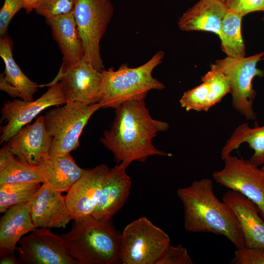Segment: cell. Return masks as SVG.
Segmentation results:
<instances>
[{
  "label": "cell",
  "mask_w": 264,
  "mask_h": 264,
  "mask_svg": "<svg viewBox=\"0 0 264 264\" xmlns=\"http://www.w3.org/2000/svg\"><path fill=\"white\" fill-rule=\"evenodd\" d=\"M128 166L119 163L110 168L101 195L91 216L108 221L124 205L130 193L132 180L126 172Z\"/></svg>",
  "instance_id": "9a60e30c"
},
{
  "label": "cell",
  "mask_w": 264,
  "mask_h": 264,
  "mask_svg": "<svg viewBox=\"0 0 264 264\" xmlns=\"http://www.w3.org/2000/svg\"><path fill=\"white\" fill-rule=\"evenodd\" d=\"M169 126L167 122L151 116L144 99L131 100L115 109L112 126L104 132L100 141L113 154L117 164L128 166L151 156H172L156 148L152 142L158 133L167 131Z\"/></svg>",
  "instance_id": "6da1fadb"
},
{
  "label": "cell",
  "mask_w": 264,
  "mask_h": 264,
  "mask_svg": "<svg viewBox=\"0 0 264 264\" xmlns=\"http://www.w3.org/2000/svg\"><path fill=\"white\" fill-rule=\"evenodd\" d=\"M111 0H77L73 13L81 38L83 59L95 69H104L100 42L113 14Z\"/></svg>",
  "instance_id": "52a82bcc"
},
{
  "label": "cell",
  "mask_w": 264,
  "mask_h": 264,
  "mask_svg": "<svg viewBox=\"0 0 264 264\" xmlns=\"http://www.w3.org/2000/svg\"><path fill=\"white\" fill-rule=\"evenodd\" d=\"M244 143H247L254 151L248 160L258 167L264 165V125L260 126L258 124L251 128L247 123H242L236 128L222 148V160Z\"/></svg>",
  "instance_id": "603a6c76"
},
{
  "label": "cell",
  "mask_w": 264,
  "mask_h": 264,
  "mask_svg": "<svg viewBox=\"0 0 264 264\" xmlns=\"http://www.w3.org/2000/svg\"><path fill=\"white\" fill-rule=\"evenodd\" d=\"M210 67V70L201 77L202 82H206L209 88L207 106L208 110L230 92V83L226 75L215 64H211Z\"/></svg>",
  "instance_id": "4316f807"
},
{
  "label": "cell",
  "mask_w": 264,
  "mask_h": 264,
  "mask_svg": "<svg viewBox=\"0 0 264 264\" xmlns=\"http://www.w3.org/2000/svg\"><path fill=\"white\" fill-rule=\"evenodd\" d=\"M164 52L159 50L144 64L130 67L122 64L114 70L102 71V88L99 104L101 108L115 109L122 104L133 100L144 99L151 90H162L163 83L153 76L154 69L163 59Z\"/></svg>",
  "instance_id": "277c9868"
},
{
  "label": "cell",
  "mask_w": 264,
  "mask_h": 264,
  "mask_svg": "<svg viewBox=\"0 0 264 264\" xmlns=\"http://www.w3.org/2000/svg\"><path fill=\"white\" fill-rule=\"evenodd\" d=\"M0 264H21L19 259L15 254H6L0 257Z\"/></svg>",
  "instance_id": "836d02e7"
},
{
  "label": "cell",
  "mask_w": 264,
  "mask_h": 264,
  "mask_svg": "<svg viewBox=\"0 0 264 264\" xmlns=\"http://www.w3.org/2000/svg\"><path fill=\"white\" fill-rule=\"evenodd\" d=\"M110 168L100 164L85 170L65 196L72 219L91 216L100 198Z\"/></svg>",
  "instance_id": "4fadbf2b"
},
{
  "label": "cell",
  "mask_w": 264,
  "mask_h": 264,
  "mask_svg": "<svg viewBox=\"0 0 264 264\" xmlns=\"http://www.w3.org/2000/svg\"><path fill=\"white\" fill-rule=\"evenodd\" d=\"M230 264H264V247L237 249Z\"/></svg>",
  "instance_id": "4dcf8cb0"
},
{
  "label": "cell",
  "mask_w": 264,
  "mask_h": 264,
  "mask_svg": "<svg viewBox=\"0 0 264 264\" xmlns=\"http://www.w3.org/2000/svg\"><path fill=\"white\" fill-rule=\"evenodd\" d=\"M37 166L43 183L61 193L67 192L85 171L76 163L69 154H45L42 156Z\"/></svg>",
  "instance_id": "ffe728a7"
},
{
  "label": "cell",
  "mask_w": 264,
  "mask_h": 264,
  "mask_svg": "<svg viewBox=\"0 0 264 264\" xmlns=\"http://www.w3.org/2000/svg\"><path fill=\"white\" fill-rule=\"evenodd\" d=\"M25 8L23 0H4L0 10V36L7 34L10 22L15 14Z\"/></svg>",
  "instance_id": "1f68e13d"
},
{
  "label": "cell",
  "mask_w": 264,
  "mask_h": 264,
  "mask_svg": "<svg viewBox=\"0 0 264 264\" xmlns=\"http://www.w3.org/2000/svg\"><path fill=\"white\" fill-rule=\"evenodd\" d=\"M12 49L11 38L7 34L0 36V56L4 62L5 70L0 75V89L11 97L32 101L39 85L22 71L13 58Z\"/></svg>",
  "instance_id": "ac0fdd59"
},
{
  "label": "cell",
  "mask_w": 264,
  "mask_h": 264,
  "mask_svg": "<svg viewBox=\"0 0 264 264\" xmlns=\"http://www.w3.org/2000/svg\"><path fill=\"white\" fill-rule=\"evenodd\" d=\"M100 108L99 103L87 105L69 102L47 111L44 118L51 139L49 154H65L77 149L84 128Z\"/></svg>",
  "instance_id": "5b68a950"
},
{
  "label": "cell",
  "mask_w": 264,
  "mask_h": 264,
  "mask_svg": "<svg viewBox=\"0 0 264 264\" xmlns=\"http://www.w3.org/2000/svg\"><path fill=\"white\" fill-rule=\"evenodd\" d=\"M262 169L264 171V165L262 166V167H261Z\"/></svg>",
  "instance_id": "d590c367"
},
{
  "label": "cell",
  "mask_w": 264,
  "mask_h": 264,
  "mask_svg": "<svg viewBox=\"0 0 264 264\" xmlns=\"http://www.w3.org/2000/svg\"><path fill=\"white\" fill-rule=\"evenodd\" d=\"M41 183H10L0 185V212L29 202L41 187Z\"/></svg>",
  "instance_id": "484cf974"
},
{
  "label": "cell",
  "mask_w": 264,
  "mask_h": 264,
  "mask_svg": "<svg viewBox=\"0 0 264 264\" xmlns=\"http://www.w3.org/2000/svg\"><path fill=\"white\" fill-rule=\"evenodd\" d=\"M19 243L16 250L21 264H78L68 254L62 235L49 228H35Z\"/></svg>",
  "instance_id": "8fae6325"
},
{
  "label": "cell",
  "mask_w": 264,
  "mask_h": 264,
  "mask_svg": "<svg viewBox=\"0 0 264 264\" xmlns=\"http://www.w3.org/2000/svg\"><path fill=\"white\" fill-rule=\"evenodd\" d=\"M209 93L208 84L202 82L198 86L184 92L179 101L180 105L186 111H207Z\"/></svg>",
  "instance_id": "83f0119b"
},
{
  "label": "cell",
  "mask_w": 264,
  "mask_h": 264,
  "mask_svg": "<svg viewBox=\"0 0 264 264\" xmlns=\"http://www.w3.org/2000/svg\"><path fill=\"white\" fill-rule=\"evenodd\" d=\"M220 0L225 3L226 0Z\"/></svg>",
  "instance_id": "8d00e7d4"
},
{
  "label": "cell",
  "mask_w": 264,
  "mask_h": 264,
  "mask_svg": "<svg viewBox=\"0 0 264 264\" xmlns=\"http://www.w3.org/2000/svg\"><path fill=\"white\" fill-rule=\"evenodd\" d=\"M63 56L61 67L71 66L83 59V43L71 12L45 19Z\"/></svg>",
  "instance_id": "d6986e66"
},
{
  "label": "cell",
  "mask_w": 264,
  "mask_h": 264,
  "mask_svg": "<svg viewBox=\"0 0 264 264\" xmlns=\"http://www.w3.org/2000/svg\"><path fill=\"white\" fill-rule=\"evenodd\" d=\"M44 86L49 89L35 100L15 99L5 102L1 109V121L5 120L7 123L0 129V144L9 141L45 109L67 103L61 82Z\"/></svg>",
  "instance_id": "30bf717a"
},
{
  "label": "cell",
  "mask_w": 264,
  "mask_h": 264,
  "mask_svg": "<svg viewBox=\"0 0 264 264\" xmlns=\"http://www.w3.org/2000/svg\"><path fill=\"white\" fill-rule=\"evenodd\" d=\"M262 20H263V21H264V17H263Z\"/></svg>",
  "instance_id": "74e56055"
},
{
  "label": "cell",
  "mask_w": 264,
  "mask_h": 264,
  "mask_svg": "<svg viewBox=\"0 0 264 264\" xmlns=\"http://www.w3.org/2000/svg\"><path fill=\"white\" fill-rule=\"evenodd\" d=\"M36 228H65L72 220L65 196L43 183L29 201Z\"/></svg>",
  "instance_id": "5bb4252c"
},
{
  "label": "cell",
  "mask_w": 264,
  "mask_h": 264,
  "mask_svg": "<svg viewBox=\"0 0 264 264\" xmlns=\"http://www.w3.org/2000/svg\"><path fill=\"white\" fill-rule=\"evenodd\" d=\"M227 10L220 0H199L180 17L178 27L184 31H208L219 36Z\"/></svg>",
  "instance_id": "44dd1931"
},
{
  "label": "cell",
  "mask_w": 264,
  "mask_h": 264,
  "mask_svg": "<svg viewBox=\"0 0 264 264\" xmlns=\"http://www.w3.org/2000/svg\"><path fill=\"white\" fill-rule=\"evenodd\" d=\"M177 196L183 205L186 231L224 236L237 249L245 247L235 213L216 197L211 179L195 180L190 186L179 188Z\"/></svg>",
  "instance_id": "7a4b0ae2"
},
{
  "label": "cell",
  "mask_w": 264,
  "mask_h": 264,
  "mask_svg": "<svg viewBox=\"0 0 264 264\" xmlns=\"http://www.w3.org/2000/svg\"><path fill=\"white\" fill-rule=\"evenodd\" d=\"M193 261L186 248L181 244L166 247L155 264H193Z\"/></svg>",
  "instance_id": "f546056e"
},
{
  "label": "cell",
  "mask_w": 264,
  "mask_h": 264,
  "mask_svg": "<svg viewBox=\"0 0 264 264\" xmlns=\"http://www.w3.org/2000/svg\"><path fill=\"white\" fill-rule=\"evenodd\" d=\"M243 16L227 10L222 22L219 37L222 50L227 57L240 58L245 57V47L241 33Z\"/></svg>",
  "instance_id": "cb8c5ba5"
},
{
  "label": "cell",
  "mask_w": 264,
  "mask_h": 264,
  "mask_svg": "<svg viewBox=\"0 0 264 264\" xmlns=\"http://www.w3.org/2000/svg\"><path fill=\"white\" fill-rule=\"evenodd\" d=\"M77 0H42L35 10L46 18L73 12Z\"/></svg>",
  "instance_id": "f1b7e54d"
},
{
  "label": "cell",
  "mask_w": 264,
  "mask_h": 264,
  "mask_svg": "<svg viewBox=\"0 0 264 264\" xmlns=\"http://www.w3.org/2000/svg\"><path fill=\"white\" fill-rule=\"evenodd\" d=\"M29 201L9 208L1 217L0 257L14 254L17 243L24 235L36 228L30 213Z\"/></svg>",
  "instance_id": "7402d4cb"
},
{
  "label": "cell",
  "mask_w": 264,
  "mask_h": 264,
  "mask_svg": "<svg viewBox=\"0 0 264 264\" xmlns=\"http://www.w3.org/2000/svg\"><path fill=\"white\" fill-rule=\"evenodd\" d=\"M223 160V168L213 173V179L221 186L239 192L251 200L264 220V171L248 160L231 154Z\"/></svg>",
  "instance_id": "9c48e42d"
},
{
  "label": "cell",
  "mask_w": 264,
  "mask_h": 264,
  "mask_svg": "<svg viewBox=\"0 0 264 264\" xmlns=\"http://www.w3.org/2000/svg\"><path fill=\"white\" fill-rule=\"evenodd\" d=\"M51 141L44 116H41L23 127L5 145L14 155L37 166L42 156L49 154Z\"/></svg>",
  "instance_id": "2e32d148"
},
{
  "label": "cell",
  "mask_w": 264,
  "mask_h": 264,
  "mask_svg": "<svg viewBox=\"0 0 264 264\" xmlns=\"http://www.w3.org/2000/svg\"><path fill=\"white\" fill-rule=\"evenodd\" d=\"M222 200L232 209L240 223L246 247H264V220L256 205L233 190L223 195Z\"/></svg>",
  "instance_id": "e0dca14e"
},
{
  "label": "cell",
  "mask_w": 264,
  "mask_h": 264,
  "mask_svg": "<svg viewBox=\"0 0 264 264\" xmlns=\"http://www.w3.org/2000/svg\"><path fill=\"white\" fill-rule=\"evenodd\" d=\"M27 182L43 183L37 166L29 164L13 154L0 161V185Z\"/></svg>",
  "instance_id": "d4e9b609"
},
{
  "label": "cell",
  "mask_w": 264,
  "mask_h": 264,
  "mask_svg": "<svg viewBox=\"0 0 264 264\" xmlns=\"http://www.w3.org/2000/svg\"><path fill=\"white\" fill-rule=\"evenodd\" d=\"M263 60L264 52L240 58L226 57L214 64L229 79L232 107L247 120L256 119L253 109L256 92L252 81L255 77L264 76V71L257 67L259 62Z\"/></svg>",
  "instance_id": "ba28073f"
},
{
  "label": "cell",
  "mask_w": 264,
  "mask_h": 264,
  "mask_svg": "<svg viewBox=\"0 0 264 264\" xmlns=\"http://www.w3.org/2000/svg\"><path fill=\"white\" fill-rule=\"evenodd\" d=\"M62 237L68 254L78 264H121V233L111 220L91 216L74 220L70 231Z\"/></svg>",
  "instance_id": "3957f363"
},
{
  "label": "cell",
  "mask_w": 264,
  "mask_h": 264,
  "mask_svg": "<svg viewBox=\"0 0 264 264\" xmlns=\"http://www.w3.org/2000/svg\"><path fill=\"white\" fill-rule=\"evenodd\" d=\"M225 4L228 10L243 16L253 12H264V0H226Z\"/></svg>",
  "instance_id": "d6a6232c"
},
{
  "label": "cell",
  "mask_w": 264,
  "mask_h": 264,
  "mask_svg": "<svg viewBox=\"0 0 264 264\" xmlns=\"http://www.w3.org/2000/svg\"><path fill=\"white\" fill-rule=\"evenodd\" d=\"M170 244L169 235L146 217L128 224L121 233L123 264H155Z\"/></svg>",
  "instance_id": "8992f818"
},
{
  "label": "cell",
  "mask_w": 264,
  "mask_h": 264,
  "mask_svg": "<svg viewBox=\"0 0 264 264\" xmlns=\"http://www.w3.org/2000/svg\"><path fill=\"white\" fill-rule=\"evenodd\" d=\"M25 4V8L26 13H30L33 10H35L42 0H23Z\"/></svg>",
  "instance_id": "e575fe53"
},
{
  "label": "cell",
  "mask_w": 264,
  "mask_h": 264,
  "mask_svg": "<svg viewBox=\"0 0 264 264\" xmlns=\"http://www.w3.org/2000/svg\"><path fill=\"white\" fill-rule=\"evenodd\" d=\"M59 81L67 102L87 105L99 103L103 83L102 72L84 59L71 66L61 67L55 78L46 85Z\"/></svg>",
  "instance_id": "7c38bea8"
}]
</instances>
